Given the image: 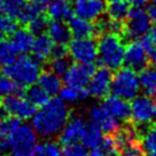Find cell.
<instances>
[{
  "label": "cell",
  "instance_id": "obj_25",
  "mask_svg": "<svg viewBox=\"0 0 156 156\" xmlns=\"http://www.w3.org/2000/svg\"><path fill=\"white\" fill-rule=\"evenodd\" d=\"M58 97L67 105H73L87 99L90 95H88L87 88H76L69 85H64L61 87Z\"/></svg>",
  "mask_w": 156,
  "mask_h": 156
},
{
  "label": "cell",
  "instance_id": "obj_41",
  "mask_svg": "<svg viewBox=\"0 0 156 156\" xmlns=\"http://www.w3.org/2000/svg\"><path fill=\"white\" fill-rule=\"evenodd\" d=\"M147 14L153 22L156 23V0H149L147 1Z\"/></svg>",
  "mask_w": 156,
  "mask_h": 156
},
{
  "label": "cell",
  "instance_id": "obj_32",
  "mask_svg": "<svg viewBox=\"0 0 156 156\" xmlns=\"http://www.w3.org/2000/svg\"><path fill=\"white\" fill-rule=\"evenodd\" d=\"M27 0H4V13L17 20L23 12Z\"/></svg>",
  "mask_w": 156,
  "mask_h": 156
},
{
  "label": "cell",
  "instance_id": "obj_28",
  "mask_svg": "<svg viewBox=\"0 0 156 156\" xmlns=\"http://www.w3.org/2000/svg\"><path fill=\"white\" fill-rule=\"evenodd\" d=\"M22 122H23L22 119L14 116H7L5 119L0 121V142L9 144L13 132Z\"/></svg>",
  "mask_w": 156,
  "mask_h": 156
},
{
  "label": "cell",
  "instance_id": "obj_47",
  "mask_svg": "<svg viewBox=\"0 0 156 156\" xmlns=\"http://www.w3.org/2000/svg\"><path fill=\"white\" fill-rule=\"evenodd\" d=\"M151 34L154 37V39L156 40V25H154V27L151 29Z\"/></svg>",
  "mask_w": 156,
  "mask_h": 156
},
{
  "label": "cell",
  "instance_id": "obj_43",
  "mask_svg": "<svg viewBox=\"0 0 156 156\" xmlns=\"http://www.w3.org/2000/svg\"><path fill=\"white\" fill-rule=\"evenodd\" d=\"M88 156H108L101 148H95V149H91L88 153Z\"/></svg>",
  "mask_w": 156,
  "mask_h": 156
},
{
  "label": "cell",
  "instance_id": "obj_14",
  "mask_svg": "<svg viewBox=\"0 0 156 156\" xmlns=\"http://www.w3.org/2000/svg\"><path fill=\"white\" fill-rule=\"evenodd\" d=\"M86 124L87 123L85 122L82 117H69L67 123L64 124L63 129L61 130L60 134L58 136L60 145L64 146V145L80 141V138L83 136Z\"/></svg>",
  "mask_w": 156,
  "mask_h": 156
},
{
  "label": "cell",
  "instance_id": "obj_21",
  "mask_svg": "<svg viewBox=\"0 0 156 156\" xmlns=\"http://www.w3.org/2000/svg\"><path fill=\"white\" fill-rule=\"evenodd\" d=\"M53 46V41L51 40L48 34H37V37H34V45L31 48L32 56L36 60H38L39 62H44L46 60H48L51 56V52H52Z\"/></svg>",
  "mask_w": 156,
  "mask_h": 156
},
{
  "label": "cell",
  "instance_id": "obj_24",
  "mask_svg": "<svg viewBox=\"0 0 156 156\" xmlns=\"http://www.w3.org/2000/svg\"><path fill=\"white\" fill-rule=\"evenodd\" d=\"M46 12L48 14L49 19H52L53 21H66L73 16L71 7L69 6L67 1H62V0L51 1Z\"/></svg>",
  "mask_w": 156,
  "mask_h": 156
},
{
  "label": "cell",
  "instance_id": "obj_52",
  "mask_svg": "<svg viewBox=\"0 0 156 156\" xmlns=\"http://www.w3.org/2000/svg\"><path fill=\"white\" fill-rule=\"evenodd\" d=\"M109 1H112V0H109Z\"/></svg>",
  "mask_w": 156,
  "mask_h": 156
},
{
  "label": "cell",
  "instance_id": "obj_44",
  "mask_svg": "<svg viewBox=\"0 0 156 156\" xmlns=\"http://www.w3.org/2000/svg\"><path fill=\"white\" fill-rule=\"evenodd\" d=\"M7 116H9L8 115V112H7V110L5 109V107L0 103V121H2V119H5Z\"/></svg>",
  "mask_w": 156,
  "mask_h": 156
},
{
  "label": "cell",
  "instance_id": "obj_37",
  "mask_svg": "<svg viewBox=\"0 0 156 156\" xmlns=\"http://www.w3.org/2000/svg\"><path fill=\"white\" fill-rule=\"evenodd\" d=\"M29 28L28 29L32 32L34 34H44L45 31L47 30V27H48V20L44 17L43 15H39V16H36L34 19H32L29 23Z\"/></svg>",
  "mask_w": 156,
  "mask_h": 156
},
{
  "label": "cell",
  "instance_id": "obj_29",
  "mask_svg": "<svg viewBox=\"0 0 156 156\" xmlns=\"http://www.w3.org/2000/svg\"><path fill=\"white\" fill-rule=\"evenodd\" d=\"M25 88L16 84L7 75H0V98H4L10 94H19L24 95Z\"/></svg>",
  "mask_w": 156,
  "mask_h": 156
},
{
  "label": "cell",
  "instance_id": "obj_4",
  "mask_svg": "<svg viewBox=\"0 0 156 156\" xmlns=\"http://www.w3.org/2000/svg\"><path fill=\"white\" fill-rule=\"evenodd\" d=\"M38 134L31 124L23 121L10 136L8 156H36Z\"/></svg>",
  "mask_w": 156,
  "mask_h": 156
},
{
  "label": "cell",
  "instance_id": "obj_7",
  "mask_svg": "<svg viewBox=\"0 0 156 156\" xmlns=\"http://www.w3.org/2000/svg\"><path fill=\"white\" fill-rule=\"evenodd\" d=\"M68 54L77 63L94 64L98 60V43L92 37L73 38L68 44Z\"/></svg>",
  "mask_w": 156,
  "mask_h": 156
},
{
  "label": "cell",
  "instance_id": "obj_20",
  "mask_svg": "<svg viewBox=\"0 0 156 156\" xmlns=\"http://www.w3.org/2000/svg\"><path fill=\"white\" fill-rule=\"evenodd\" d=\"M34 34L29 29H16L12 34V44L20 54H27L31 52L34 45Z\"/></svg>",
  "mask_w": 156,
  "mask_h": 156
},
{
  "label": "cell",
  "instance_id": "obj_6",
  "mask_svg": "<svg viewBox=\"0 0 156 156\" xmlns=\"http://www.w3.org/2000/svg\"><path fill=\"white\" fill-rule=\"evenodd\" d=\"M151 29V20L147 12L142 8L132 7L126 16V22L123 25L125 38L130 40L140 39L142 36L149 34Z\"/></svg>",
  "mask_w": 156,
  "mask_h": 156
},
{
  "label": "cell",
  "instance_id": "obj_23",
  "mask_svg": "<svg viewBox=\"0 0 156 156\" xmlns=\"http://www.w3.org/2000/svg\"><path fill=\"white\" fill-rule=\"evenodd\" d=\"M103 133L101 127L98 124L93 122H90L86 124V127L84 130V133L82 138H80V142L84 146L87 148L88 151L91 149H95V148H100L101 141L103 139Z\"/></svg>",
  "mask_w": 156,
  "mask_h": 156
},
{
  "label": "cell",
  "instance_id": "obj_5",
  "mask_svg": "<svg viewBox=\"0 0 156 156\" xmlns=\"http://www.w3.org/2000/svg\"><path fill=\"white\" fill-rule=\"evenodd\" d=\"M141 91L140 88V82H139V75L134 71L133 69L125 67V68H119L116 70V73L112 75V87L110 93L131 101Z\"/></svg>",
  "mask_w": 156,
  "mask_h": 156
},
{
  "label": "cell",
  "instance_id": "obj_33",
  "mask_svg": "<svg viewBox=\"0 0 156 156\" xmlns=\"http://www.w3.org/2000/svg\"><path fill=\"white\" fill-rule=\"evenodd\" d=\"M70 66H71V61L67 55V56H62V58H52L51 64H49V70H52L54 73L62 77L64 73H67Z\"/></svg>",
  "mask_w": 156,
  "mask_h": 156
},
{
  "label": "cell",
  "instance_id": "obj_18",
  "mask_svg": "<svg viewBox=\"0 0 156 156\" xmlns=\"http://www.w3.org/2000/svg\"><path fill=\"white\" fill-rule=\"evenodd\" d=\"M47 34L56 45H67L71 40L73 34L70 32L68 24L64 21H52L47 27Z\"/></svg>",
  "mask_w": 156,
  "mask_h": 156
},
{
  "label": "cell",
  "instance_id": "obj_1",
  "mask_svg": "<svg viewBox=\"0 0 156 156\" xmlns=\"http://www.w3.org/2000/svg\"><path fill=\"white\" fill-rule=\"evenodd\" d=\"M69 117L68 105L58 97H52L31 117V125L38 136L52 139L60 134Z\"/></svg>",
  "mask_w": 156,
  "mask_h": 156
},
{
  "label": "cell",
  "instance_id": "obj_50",
  "mask_svg": "<svg viewBox=\"0 0 156 156\" xmlns=\"http://www.w3.org/2000/svg\"><path fill=\"white\" fill-rule=\"evenodd\" d=\"M146 156H156V153H148Z\"/></svg>",
  "mask_w": 156,
  "mask_h": 156
},
{
  "label": "cell",
  "instance_id": "obj_30",
  "mask_svg": "<svg viewBox=\"0 0 156 156\" xmlns=\"http://www.w3.org/2000/svg\"><path fill=\"white\" fill-rule=\"evenodd\" d=\"M17 51L13 46L12 41L0 40V66L6 67L17 58Z\"/></svg>",
  "mask_w": 156,
  "mask_h": 156
},
{
  "label": "cell",
  "instance_id": "obj_11",
  "mask_svg": "<svg viewBox=\"0 0 156 156\" xmlns=\"http://www.w3.org/2000/svg\"><path fill=\"white\" fill-rule=\"evenodd\" d=\"M131 117L132 119L139 126H145L153 121V99L147 95H136L132 99L131 102Z\"/></svg>",
  "mask_w": 156,
  "mask_h": 156
},
{
  "label": "cell",
  "instance_id": "obj_16",
  "mask_svg": "<svg viewBox=\"0 0 156 156\" xmlns=\"http://www.w3.org/2000/svg\"><path fill=\"white\" fill-rule=\"evenodd\" d=\"M68 21V27L73 38L92 37L94 34H98L97 25L93 24L88 20L82 19L77 15H75V16H71Z\"/></svg>",
  "mask_w": 156,
  "mask_h": 156
},
{
  "label": "cell",
  "instance_id": "obj_10",
  "mask_svg": "<svg viewBox=\"0 0 156 156\" xmlns=\"http://www.w3.org/2000/svg\"><path fill=\"white\" fill-rule=\"evenodd\" d=\"M94 70H95L94 64H84L76 62L71 64L67 70V73L62 76L63 84L76 88H86Z\"/></svg>",
  "mask_w": 156,
  "mask_h": 156
},
{
  "label": "cell",
  "instance_id": "obj_12",
  "mask_svg": "<svg viewBox=\"0 0 156 156\" xmlns=\"http://www.w3.org/2000/svg\"><path fill=\"white\" fill-rule=\"evenodd\" d=\"M149 54L141 46L139 41H131L125 47L124 53V64L134 71H141L148 66Z\"/></svg>",
  "mask_w": 156,
  "mask_h": 156
},
{
  "label": "cell",
  "instance_id": "obj_48",
  "mask_svg": "<svg viewBox=\"0 0 156 156\" xmlns=\"http://www.w3.org/2000/svg\"><path fill=\"white\" fill-rule=\"evenodd\" d=\"M4 14V0H0V15Z\"/></svg>",
  "mask_w": 156,
  "mask_h": 156
},
{
  "label": "cell",
  "instance_id": "obj_36",
  "mask_svg": "<svg viewBox=\"0 0 156 156\" xmlns=\"http://www.w3.org/2000/svg\"><path fill=\"white\" fill-rule=\"evenodd\" d=\"M119 156H145V151L134 139H129L122 147Z\"/></svg>",
  "mask_w": 156,
  "mask_h": 156
},
{
  "label": "cell",
  "instance_id": "obj_17",
  "mask_svg": "<svg viewBox=\"0 0 156 156\" xmlns=\"http://www.w3.org/2000/svg\"><path fill=\"white\" fill-rule=\"evenodd\" d=\"M36 84H38L49 97H56L61 87L63 86V80L52 70H46L40 73Z\"/></svg>",
  "mask_w": 156,
  "mask_h": 156
},
{
  "label": "cell",
  "instance_id": "obj_31",
  "mask_svg": "<svg viewBox=\"0 0 156 156\" xmlns=\"http://www.w3.org/2000/svg\"><path fill=\"white\" fill-rule=\"evenodd\" d=\"M36 156H62V148L60 142L47 140L37 145Z\"/></svg>",
  "mask_w": 156,
  "mask_h": 156
},
{
  "label": "cell",
  "instance_id": "obj_35",
  "mask_svg": "<svg viewBox=\"0 0 156 156\" xmlns=\"http://www.w3.org/2000/svg\"><path fill=\"white\" fill-rule=\"evenodd\" d=\"M141 147L145 153H156V126L147 130L142 138Z\"/></svg>",
  "mask_w": 156,
  "mask_h": 156
},
{
  "label": "cell",
  "instance_id": "obj_22",
  "mask_svg": "<svg viewBox=\"0 0 156 156\" xmlns=\"http://www.w3.org/2000/svg\"><path fill=\"white\" fill-rule=\"evenodd\" d=\"M140 88L145 95L149 98H156V66H147L139 71Z\"/></svg>",
  "mask_w": 156,
  "mask_h": 156
},
{
  "label": "cell",
  "instance_id": "obj_19",
  "mask_svg": "<svg viewBox=\"0 0 156 156\" xmlns=\"http://www.w3.org/2000/svg\"><path fill=\"white\" fill-rule=\"evenodd\" d=\"M51 0H27L23 12L17 20L23 24H28L36 16L43 15L47 10Z\"/></svg>",
  "mask_w": 156,
  "mask_h": 156
},
{
  "label": "cell",
  "instance_id": "obj_34",
  "mask_svg": "<svg viewBox=\"0 0 156 156\" xmlns=\"http://www.w3.org/2000/svg\"><path fill=\"white\" fill-rule=\"evenodd\" d=\"M88 149L80 141L62 146V156H88Z\"/></svg>",
  "mask_w": 156,
  "mask_h": 156
},
{
  "label": "cell",
  "instance_id": "obj_46",
  "mask_svg": "<svg viewBox=\"0 0 156 156\" xmlns=\"http://www.w3.org/2000/svg\"><path fill=\"white\" fill-rule=\"evenodd\" d=\"M153 121L156 124V100L154 101V106H153Z\"/></svg>",
  "mask_w": 156,
  "mask_h": 156
},
{
  "label": "cell",
  "instance_id": "obj_13",
  "mask_svg": "<svg viewBox=\"0 0 156 156\" xmlns=\"http://www.w3.org/2000/svg\"><path fill=\"white\" fill-rule=\"evenodd\" d=\"M101 107L109 116L118 119L119 122H125L131 117V106L127 100L116 97L114 94L103 98Z\"/></svg>",
  "mask_w": 156,
  "mask_h": 156
},
{
  "label": "cell",
  "instance_id": "obj_2",
  "mask_svg": "<svg viewBox=\"0 0 156 156\" xmlns=\"http://www.w3.org/2000/svg\"><path fill=\"white\" fill-rule=\"evenodd\" d=\"M40 73V62L27 54H22L10 64L4 67V73L24 88L37 83Z\"/></svg>",
  "mask_w": 156,
  "mask_h": 156
},
{
  "label": "cell",
  "instance_id": "obj_38",
  "mask_svg": "<svg viewBox=\"0 0 156 156\" xmlns=\"http://www.w3.org/2000/svg\"><path fill=\"white\" fill-rule=\"evenodd\" d=\"M17 29V21L9 15H0V31L4 34H12Z\"/></svg>",
  "mask_w": 156,
  "mask_h": 156
},
{
  "label": "cell",
  "instance_id": "obj_26",
  "mask_svg": "<svg viewBox=\"0 0 156 156\" xmlns=\"http://www.w3.org/2000/svg\"><path fill=\"white\" fill-rule=\"evenodd\" d=\"M130 9V4L126 0H112L109 5L106 7L109 19L115 21H122L126 19Z\"/></svg>",
  "mask_w": 156,
  "mask_h": 156
},
{
  "label": "cell",
  "instance_id": "obj_15",
  "mask_svg": "<svg viewBox=\"0 0 156 156\" xmlns=\"http://www.w3.org/2000/svg\"><path fill=\"white\" fill-rule=\"evenodd\" d=\"M106 7V0H75L73 12L79 17L93 22L102 16Z\"/></svg>",
  "mask_w": 156,
  "mask_h": 156
},
{
  "label": "cell",
  "instance_id": "obj_51",
  "mask_svg": "<svg viewBox=\"0 0 156 156\" xmlns=\"http://www.w3.org/2000/svg\"><path fill=\"white\" fill-rule=\"evenodd\" d=\"M62 1H67V2H69V1H75V0H62Z\"/></svg>",
  "mask_w": 156,
  "mask_h": 156
},
{
  "label": "cell",
  "instance_id": "obj_45",
  "mask_svg": "<svg viewBox=\"0 0 156 156\" xmlns=\"http://www.w3.org/2000/svg\"><path fill=\"white\" fill-rule=\"evenodd\" d=\"M149 58H151V63L156 66V46L154 47V49L151 51V53H149Z\"/></svg>",
  "mask_w": 156,
  "mask_h": 156
},
{
  "label": "cell",
  "instance_id": "obj_40",
  "mask_svg": "<svg viewBox=\"0 0 156 156\" xmlns=\"http://www.w3.org/2000/svg\"><path fill=\"white\" fill-rule=\"evenodd\" d=\"M68 55V48L66 47V45H56L54 44L52 52H51V58H62V56H67Z\"/></svg>",
  "mask_w": 156,
  "mask_h": 156
},
{
  "label": "cell",
  "instance_id": "obj_9",
  "mask_svg": "<svg viewBox=\"0 0 156 156\" xmlns=\"http://www.w3.org/2000/svg\"><path fill=\"white\" fill-rule=\"evenodd\" d=\"M112 80V70L101 66L94 70L92 77L87 85V92L90 97L94 99H103L110 93Z\"/></svg>",
  "mask_w": 156,
  "mask_h": 156
},
{
  "label": "cell",
  "instance_id": "obj_3",
  "mask_svg": "<svg viewBox=\"0 0 156 156\" xmlns=\"http://www.w3.org/2000/svg\"><path fill=\"white\" fill-rule=\"evenodd\" d=\"M125 47L117 34L106 32L98 41V61L110 70H118L124 64Z\"/></svg>",
  "mask_w": 156,
  "mask_h": 156
},
{
  "label": "cell",
  "instance_id": "obj_27",
  "mask_svg": "<svg viewBox=\"0 0 156 156\" xmlns=\"http://www.w3.org/2000/svg\"><path fill=\"white\" fill-rule=\"evenodd\" d=\"M24 97L37 108L43 107L45 103L48 102V100L52 98L49 97L48 94L45 92L38 84L37 85L34 84V85H31V86L25 88Z\"/></svg>",
  "mask_w": 156,
  "mask_h": 156
},
{
  "label": "cell",
  "instance_id": "obj_8",
  "mask_svg": "<svg viewBox=\"0 0 156 156\" xmlns=\"http://www.w3.org/2000/svg\"><path fill=\"white\" fill-rule=\"evenodd\" d=\"M1 105L5 107L9 116L17 117L22 121L31 119L37 112V107L34 106L24 95L10 94L6 95L1 100Z\"/></svg>",
  "mask_w": 156,
  "mask_h": 156
},
{
  "label": "cell",
  "instance_id": "obj_39",
  "mask_svg": "<svg viewBox=\"0 0 156 156\" xmlns=\"http://www.w3.org/2000/svg\"><path fill=\"white\" fill-rule=\"evenodd\" d=\"M139 43H140L142 47L148 52V54L151 53V51L154 49V47L156 46V40L154 39V37H153L151 34H145V36H142L141 38H140V41H139Z\"/></svg>",
  "mask_w": 156,
  "mask_h": 156
},
{
  "label": "cell",
  "instance_id": "obj_42",
  "mask_svg": "<svg viewBox=\"0 0 156 156\" xmlns=\"http://www.w3.org/2000/svg\"><path fill=\"white\" fill-rule=\"evenodd\" d=\"M126 1L130 4V6H132V7L142 8L144 6L147 5V1H148V0H126Z\"/></svg>",
  "mask_w": 156,
  "mask_h": 156
},
{
  "label": "cell",
  "instance_id": "obj_49",
  "mask_svg": "<svg viewBox=\"0 0 156 156\" xmlns=\"http://www.w3.org/2000/svg\"><path fill=\"white\" fill-rule=\"evenodd\" d=\"M4 37H5V34L0 31V40H2V39H4Z\"/></svg>",
  "mask_w": 156,
  "mask_h": 156
}]
</instances>
